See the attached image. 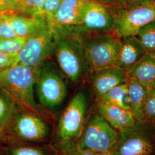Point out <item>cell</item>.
<instances>
[{"label":"cell","mask_w":155,"mask_h":155,"mask_svg":"<svg viewBox=\"0 0 155 155\" xmlns=\"http://www.w3.org/2000/svg\"><path fill=\"white\" fill-rule=\"evenodd\" d=\"M111 105L130 110L128 101L127 82L118 84L100 98Z\"/></svg>","instance_id":"19"},{"label":"cell","mask_w":155,"mask_h":155,"mask_svg":"<svg viewBox=\"0 0 155 155\" xmlns=\"http://www.w3.org/2000/svg\"><path fill=\"white\" fill-rule=\"evenodd\" d=\"M25 39L17 37L11 39H0V52L15 54L21 48Z\"/></svg>","instance_id":"24"},{"label":"cell","mask_w":155,"mask_h":155,"mask_svg":"<svg viewBox=\"0 0 155 155\" xmlns=\"http://www.w3.org/2000/svg\"><path fill=\"white\" fill-rule=\"evenodd\" d=\"M16 103L5 91L0 88V125L5 128L16 110Z\"/></svg>","instance_id":"20"},{"label":"cell","mask_w":155,"mask_h":155,"mask_svg":"<svg viewBox=\"0 0 155 155\" xmlns=\"http://www.w3.org/2000/svg\"><path fill=\"white\" fill-rule=\"evenodd\" d=\"M25 1L26 0H13L11 11L17 12L21 8Z\"/></svg>","instance_id":"32"},{"label":"cell","mask_w":155,"mask_h":155,"mask_svg":"<svg viewBox=\"0 0 155 155\" xmlns=\"http://www.w3.org/2000/svg\"><path fill=\"white\" fill-rule=\"evenodd\" d=\"M92 87L97 98H100L115 86L127 83V74L117 67L97 70L91 73Z\"/></svg>","instance_id":"12"},{"label":"cell","mask_w":155,"mask_h":155,"mask_svg":"<svg viewBox=\"0 0 155 155\" xmlns=\"http://www.w3.org/2000/svg\"><path fill=\"white\" fill-rule=\"evenodd\" d=\"M97 155H114V154L111 150H108V151L98 153Z\"/></svg>","instance_id":"33"},{"label":"cell","mask_w":155,"mask_h":155,"mask_svg":"<svg viewBox=\"0 0 155 155\" xmlns=\"http://www.w3.org/2000/svg\"><path fill=\"white\" fill-rule=\"evenodd\" d=\"M52 32L54 55L59 68L70 81L78 83L89 72L82 33L75 26H54Z\"/></svg>","instance_id":"1"},{"label":"cell","mask_w":155,"mask_h":155,"mask_svg":"<svg viewBox=\"0 0 155 155\" xmlns=\"http://www.w3.org/2000/svg\"><path fill=\"white\" fill-rule=\"evenodd\" d=\"M81 33L89 72L116 66L122 43L116 33Z\"/></svg>","instance_id":"3"},{"label":"cell","mask_w":155,"mask_h":155,"mask_svg":"<svg viewBox=\"0 0 155 155\" xmlns=\"http://www.w3.org/2000/svg\"><path fill=\"white\" fill-rule=\"evenodd\" d=\"M17 38L11 24L6 18L4 12H0V39H11Z\"/></svg>","instance_id":"27"},{"label":"cell","mask_w":155,"mask_h":155,"mask_svg":"<svg viewBox=\"0 0 155 155\" xmlns=\"http://www.w3.org/2000/svg\"><path fill=\"white\" fill-rule=\"evenodd\" d=\"M106 6L110 12L125 9V0H93Z\"/></svg>","instance_id":"29"},{"label":"cell","mask_w":155,"mask_h":155,"mask_svg":"<svg viewBox=\"0 0 155 155\" xmlns=\"http://www.w3.org/2000/svg\"><path fill=\"white\" fill-rule=\"evenodd\" d=\"M127 85L130 110L137 121H142L150 87L134 78L129 77Z\"/></svg>","instance_id":"15"},{"label":"cell","mask_w":155,"mask_h":155,"mask_svg":"<svg viewBox=\"0 0 155 155\" xmlns=\"http://www.w3.org/2000/svg\"><path fill=\"white\" fill-rule=\"evenodd\" d=\"M150 53H152V54L155 56V50H153V51L152 52H151Z\"/></svg>","instance_id":"35"},{"label":"cell","mask_w":155,"mask_h":155,"mask_svg":"<svg viewBox=\"0 0 155 155\" xmlns=\"http://www.w3.org/2000/svg\"><path fill=\"white\" fill-rule=\"evenodd\" d=\"M121 39V48L116 67L127 74L147 51L134 36Z\"/></svg>","instance_id":"14"},{"label":"cell","mask_w":155,"mask_h":155,"mask_svg":"<svg viewBox=\"0 0 155 155\" xmlns=\"http://www.w3.org/2000/svg\"><path fill=\"white\" fill-rule=\"evenodd\" d=\"M120 139L112 150L114 155H155V124L137 121L132 127L119 131Z\"/></svg>","instance_id":"5"},{"label":"cell","mask_w":155,"mask_h":155,"mask_svg":"<svg viewBox=\"0 0 155 155\" xmlns=\"http://www.w3.org/2000/svg\"><path fill=\"white\" fill-rule=\"evenodd\" d=\"M143 121H155V85L150 87V94L145 107Z\"/></svg>","instance_id":"26"},{"label":"cell","mask_w":155,"mask_h":155,"mask_svg":"<svg viewBox=\"0 0 155 155\" xmlns=\"http://www.w3.org/2000/svg\"><path fill=\"white\" fill-rule=\"evenodd\" d=\"M4 13L17 36L24 39L35 33L47 21L43 15L31 18L11 10Z\"/></svg>","instance_id":"17"},{"label":"cell","mask_w":155,"mask_h":155,"mask_svg":"<svg viewBox=\"0 0 155 155\" xmlns=\"http://www.w3.org/2000/svg\"><path fill=\"white\" fill-rule=\"evenodd\" d=\"M13 0H0V12L11 10Z\"/></svg>","instance_id":"31"},{"label":"cell","mask_w":155,"mask_h":155,"mask_svg":"<svg viewBox=\"0 0 155 155\" xmlns=\"http://www.w3.org/2000/svg\"><path fill=\"white\" fill-rule=\"evenodd\" d=\"M8 125L13 136L24 141H44L47 139L50 132L47 122L41 116L28 110H15Z\"/></svg>","instance_id":"10"},{"label":"cell","mask_w":155,"mask_h":155,"mask_svg":"<svg viewBox=\"0 0 155 155\" xmlns=\"http://www.w3.org/2000/svg\"><path fill=\"white\" fill-rule=\"evenodd\" d=\"M85 0H61L52 23L54 26H79L81 24Z\"/></svg>","instance_id":"16"},{"label":"cell","mask_w":155,"mask_h":155,"mask_svg":"<svg viewBox=\"0 0 155 155\" xmlns=\"http://www.w3.org/2000/svg\"><path fill=\"white\" fill-rule=\"evenodd\" d=\"M85 91H79L73 97L61 114L57 128V136L64 148L77 141L85 125L89 106Z\"/></svg>","instance_id":"7"},{"label":"cell","mask_w":155,"mask_h":155,"mask_svg":"<svg viewBox=\"0 0 155 155\" xmlns=\"http://www.w3.org/2000/svg\"><path fill=\"white\" fill-rule=\"evenodd\" d=\"M97 107L99 114L118 132L132 127L137 122L130 110L111 105L104 100L97 99Z\"/></svg>","instance_id":"13"},{"label":"cell","mask_w":155,"mask_h":155,"mask_svg":"<svg viewBox=\"0 0 155 155\" xmlns=\"http://www.w3.org/2000/svg\"><path fill=\"white\" fill-rule=\"evenodd\" d=\"M35 69L21 63L0 73V88L11 97L16 104L43 116V111L35 100Z\"/></svg>","instance_id":"2"},{"label":"cell","mask_w":155,"mask_h":155,"mask_svg":"<svg viewBox=\"0 0 155 155\" xmlns=\"http://www.w3.org/2000/svg\"><path fill=\"white\" fill-rule=\"evenodd\" d=\"M53 27L48 21L25 39L18 52V63L37 68L54 55Z\"/></svg>","instance_id":"8"},{"label":"cell","mask_w":155,"mask_h":155,"mask_svg":"<svg viewBox=\"0 0 155 155\" xmlns=\"http://www.w3.org/2000/svg\"><path fill=\"white\" fill-rule=\"evenodd\" d=\"M45 0H26L17 12L24 16L36 18L42 15Z\"/></svg>","instance_id":"22"},{"label":"cell","mask_w":155,"mask_h":155,"mask_svg":"<svg viewBox=\"0 0 155 155\" xmlns=\"http://www.w3.org/2000/svg\"></svg>","instance_id":"37"},{"label":"cell","mask_w":155,"mask_h":155,"mask_svg":"<svg viewBox=\"0 0 155 155\" xmlns=\"http://www.w3.org/2000/svg\"><path fill=\"white\" fill-rule=\"evenodd\" d=\"M61 155H97V153L79 150L74 144H72L64 148Z\"/></svg>","instance_id":"30"},{"label":"cell","mask_w":155,"mask_h":155,"mask_svg":"<svg viewBox=\"0 0 155 155\" xmlns=\"http://www.w3.org/2000/svg\"><path fill=\"white\" fill-rule=\"evenodd\" d=\"M120 134L99 114H94L84 125L74 145L79 150L95 153L113 150Z\"/></svg>","instance_id":"6"},{"label":"cell","mask_w":155,"mask_h":155,"mask_svg":"<svg viewBox=\"0 0 155 155\" xmlns=\"http://www.w3.org/2000/svg\"><path fill=\"white\" fill-rule=\"evenodd\" d=\"M75 27L82 33L114 32V17L105 6L93 0H85L81 24Z\"/></svg>","instance_id":"11"},{"label":"cell","mask_w":155,"mask_h":155,"mask_svg":"<svg viewBox=\"0 0 155 155\" xmlns=\"http://www.w3.org/2000/svg\"><path fill=\"white\" fill-rule=\"evenodd\" d=\"M128 77L133 78L150 87L155 85V56L147 52L127 72Z\"/></svg>","instance_id":"18"},{"label":"cell","mask_w":155,"mask_h":155,"mask_svg":"<svg viewBox=\"0 0 155 155\" xmlns=\"http://www.w3.org/2000/svg\"><path fill=\"white\" fill-rule=\"evenodd\" d=\"M35 86L40 104L49 110L55 109L66 98V77L50 59L35 68Z\"/></svg>","instance_id":"4"},{"label":"cell","mask_w":155,"mask_h":155,"mask_svg":"<svg viewBox=\"0 0 155 155\" xmlns=\"http://www.w3.org/2000/svg\"><path fill=\"white\" fill-rule=\"evenodd\" d=\"M9 155H48L44 149L35 146L20 145L8 150Z\"/></svg>","instance_id":"23"},{"label":"cell","mask_w":155,"mask_h":155,"mask_svg":"<svg viewBox=\"0 0 155 155\" xmlns=\"http://www.w3.org/2000/svg\"><path fill=\"white\" fill-rule=\"evenodd\" d=\"M61 2V0H45L42 15L52 26Z\"/></svg>","instance_id":"25"},{"label":"cell","mask_w":155,"mask_h":155,"mask_svg":"<svg viewBox=\"0 0 155 155\" xmlns=\"http://www.w3.org/2000/svg\"><path fill=\"white\" fill-rule=\"evenodd\" d=\"M147 52L155 50V20L140 28L134 35Z\"/></svg>","instance_id":"21"},{"label":"cell","mask_w":155,"mask_h":155,"mask_svg":"<svg viewBox=\"0 0 155 155\" xmlns=\"http://www.w3.org/2000/svg\"><path fill=\"white\" fill-rule=\"evenodd\" d=\"M18 63L17 53L7 54L0 52V73Z\"/></svg>","instance_id":"28"},{"label":"cell","mask_w":155,"mask_h":155,"mask_svg":"<svg viewBox=\"0 0 155 155\" xmlns=\"http://www.w3.org/2000/svg\"><path fill=\"white\" fill-rule=\"evenodd\" d=\"M4 129L5 128L0 125V142L2 141V140L4 136Z\"/></svg>","instance_id":"34"},{"label":"cell","mask_w":155,"mask_h":155,"mask_svg":"<svg viewBox=\"0 0 155 155\" xmlns=\"http://www.w3.org/2000/svg\"><path fill=\"white\" fill-rule=\"evenodd\" d=\"M154 122V123H155V121H154V122Z\"/></svg>","instance_id":"36"},{"label":"cell","mask_w":155,"mask_h":155,"mask_svg":"<svg viewBox=\"0 0 155 155\" xmlns=\"http://www.w3.org/2000/svg\"><path fill=\"white\" fill-rule=\"evenodd\" d=\"M111 13L114 17V32L120 38L134 36L140 28L155 20V0Z\"/></svg>","instance_id":"9"}]
</instances>
